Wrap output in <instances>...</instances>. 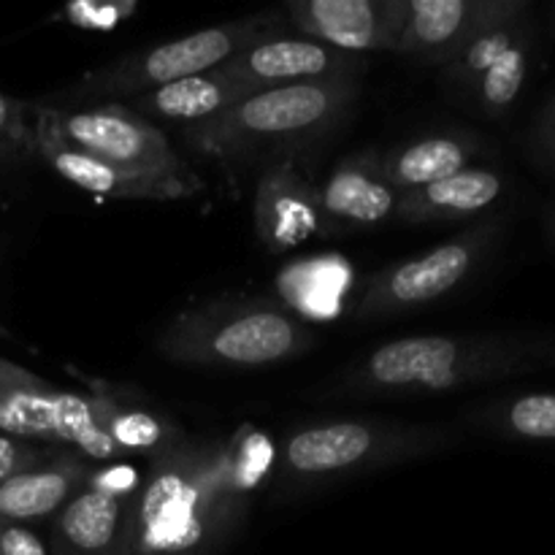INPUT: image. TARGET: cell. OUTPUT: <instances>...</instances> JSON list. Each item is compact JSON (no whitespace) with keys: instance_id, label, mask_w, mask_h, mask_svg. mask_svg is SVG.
Listing matches in <instances>:
<instances>
[{"instance_id":"obj_24","label":"cell","mask_w":555,"mask_h":555,"mask_svg":"<svg viewBox=\"0 0 555 555\" xmlns=\"http://www.w3.org/2000/svg\"><path fill=\"white\" fill-rule=\"evenodd\" d=\"M526 76V52L515 38L496 60L486 68V74L472 85V95L488 112H502L520 92Z\"/></svg>"},{"instance_id":"obj_4","label":"cell","mask_w":555,"mask_h":555,"mask_svg":"<svg viewBox=\"0 0 555 555\" xmlns=\"http://www.w3.org/2000/svg\"><path fill=\"white\" fill-rule=\"evenodd\" d=\"M361 98V79L307 81L253 92L220 117L188 128V139L206 157L228 163L276 160V152L301 150L328 135Z\"/></svg>"},{"instance_id":"obj_7","label":"cell","mask_w":555,"mask_h":555,"mask_svg":"<svg viewBox=\"0 0 555 555\" xmlns=\"http://www.w3.org/2000/svg\"><path fill=\"white\" fill-rule=\"evenodd\" d=\"M488 238L491 228L477 225L426 253L372 271L358 285L350 304V320L356 325H372L434 307L469 280L486 255Z\"/></svg>"},{"instance_id":"obj_2","label":"cell","mask_w":555,"mask_h":555,"mask_svg":"<svg viewBox=\"0 0 555 555\" xmlns=\"http://www.w3.org/2000/svg\"><path fill=\"white\" fill-rule=\"evenodd\" d=\"M526 347L488 334H417L388 339L341 366L323 399H431L518 372Z\"/></svg>"},{"instance_id":"obj_11","label":"cell","mask_w":555,"mask_h":555,"mask_svg":"<svg viewBox=\"0 0 555 555\" xmlns=\"http://www.w3.org/2000/svg\"><path fill=\"white\" fill-rule=\"evenodd\" d=\"M33 144L54 173L70 188L103 201H184L201 190V179L188 173H141L108 166L65 144L47 125L36 122Z\"/></svg>"},{"instance_id":"obj_13","label":"cell","mask_w":555,"mask_h":555,"mask_svg":"<svg viewBox=\"0 0 555 555\" xmlns=\"http://www.w3.org/2000/svg\"><path fill=\"white\" fill-rule=\"evenodd\" d=\"M139 486L114 488L101 472L49 520L52 555H128Z\"/></svg>"},{"instance_id":"obj_12","label":"cell","mask_w":555,"mask_h":555,"mask_svg":"<svg viewBox=\"0 0 555 555\" xmlns=\"http://www.w3.org/2000/svg\"><path fill=\"white\" fill-rule=\"evenodd\" d=\"M369 57L339 52L325 43L304 36H276L271 41L255 43L242 54L220 65L233 81L253 92L276 90V87L307 85L328 79H361L366 74Z\"/></svg>"},{"instance_id":"obj_25","label":"cell","mask_w":555,"mask_h":555,"mask_svg":"<svg viewBox=\"0 0 555 555\" xmlns=\"http://www.w3.org/2000/svg\"><path fill=\"white\" fill-rule=\"evenodd\" d=\"M139 5L133 0H119V3H74L60 11L68 25L85 27V30H112L122 25L130 14H135Z\"/></svg>"},{"instance_id":"obj_14","label":"cell","mask_w":555,"mask_h":555,"mask_svg":"<svg viewBox=\"0 0 555 555\" xmlns=\"http://www.w3.org/2000/svg\"><path fill=\"white\" fill-rule=\"evenodd\" d=\"M509 3L491 0H406V22L393 52L444 68L482 30L509 22Z\"/></svg>"},{"instance_id":"obj_18","label":"cell","mask_w":555,"mask_h":555,"mask_svg":"<svg viewBox=\"0 0 555 555\" xmlns=\"http://www.w3.org/2000/svg\"><path fill=\"white\" fill-rule=\"evenodd\" d=\"M92 461L54 450L43 464L0 480V524L36 526L52 520L95 475Z\"/></svg>"},{"instance_id":"obj_23","label":"cell","mask_w":555,"mask_h":555,"mask_svg":"<svg viewBox=\"0 0 555 555\" xmlns=\"http://www.w3.org/2000/svg\"><path fill=\"white\" fill-rule=\"evenodd\" d=\"M475 421L491 423L499 431H507L520 439H555V396H520V399H515L504 410L482 412Z\"/></svg>"},{"instance_id":"obj_5","label":"cell","mask_w":555,"mask_h":555,"mask_svg":"<svg viewBox=\"0 0 555 555\" xmlns=\"http://www.w3.org/2000/svg\"><path fill=\"white\" fill-rule=\"evenodd\" d=\"M455 434L439 423L393 417H331L307 423L276 442L274 482L318 486L372 475L410 461L434 459L453 448Z\"/></svg>"},{"instance_id":"obj_6","label":"cell","mask_w":555,"mask_h":555,"mask_svg":"<svg viewBox=\"0 0 555 555\" xmlns=\"http://www.w3.org/2000/svg\"><path fill=\"white\" fill-rule=\"evenodd\" d=\"M287 33H291V25H287L285 14L276 9L204 27L198 33L173 38L160 47L128 54L117 63L90 70L65 92L63 101H70L65 106L125 103L130 98L157 90V87L220 68L244 49L271 41L276 36H287Z\"/></svg>"},{"instance_id":"obj_19","label":"cell","mask_w":555,"mask_h":555,"mask_svg":"<svg viewBox=\"0 0 555 555\" xmlns=\"http://www.w3.org/2000/svg\"><path fill=\"white\" fill-rule=\"evenodd\" d=\"M249 95H253L249 87L233 81L222 68H215L179 79L173 85L157 87V90L144 92L139 98H130V101H125V106L155 125L179 122L188 130L220 117Z\"/></svg>"},{"instance_id":"obj_1","label":"cell","mask_w":555,"mask_h":555,"mask_svg":"<svg viewBox=\"0 0 555 555\" xmlns=\"http://www.w3.org/2000/svg\"><path fill=\"white\" fill-rule=\"evenodd\" d=\"M274 464L276 439L253 423L225 437L190 434L146 464L128 555H222L274 480Z\"/></svg>"},{"instance_id":"obj_15","label":"cell","mask_w":555,"mask_h":555,"mask_svg":"<svg viewBox=\"0 0 555 555\" xmlns=\"http://www.w3.org/2000/svg\"><path fill=\"white\" fill-rule=\"evenodd\" d=\"M255 231L271 255L298 249L309 238L323 236L320 190L298 168L296 157L269 163L255 184Z\"/></svg>"},{"instance_id":"obj_9","label":"cell","mask_w":555,"mask_h":555,"mask_svg":"<svg viewBox=\"0 0 555 555\" xmlns=\"http://www.w3.org/2000/svg\"><path fill=\"white\" fill-rule=\"evenodd\" d=\"M0 434L43 448L70 450L92 464H122V450L98 428L92 399L70 390L0 388Z\"/></svg>"},{"instance_id":"obj_28","label":"cell","mask_w":555,"mask_h":555,"mask_svg":"<svg viewBox=\"0 0 555 555\" xmlns=\"http://www.w3.org/2000/svg\"><path fill=\"white\" fill-rule=\"evenodd\" d=\"M0 388H27V390H52L57 385L47 383L43 377L33 374L30 369L20 366V363L9 361L0 356Z\"/></svg>"},{"instance_id":"obj_8","label":"cell","mask_w":555,"mask_h":555,"mask_svg":"<svg viewBox=\"0 0 555 555\" xmlns=\"http://www.w3.org/2000/svg\"><path fill=\"white\" fill-rule=\"evenodd\" d=\"M36 122L47 125L74 150L108 166L141 173H188L160 125L139 117L125 103L41 106Z\"/></svg>"},{"instance_id":"obj_29","label":"cell","mask_w":555,"mask_h":555,"mask_svg":"<svg viewBox=\"0 0 555 555\" xmlns=\"http://www.w3.org/2000/svg\"><path fill=\"white\" fill-rule=\"evenodd\" d=\"M22 112H25V106H22V103L11 101L9 95H3V92H0V144L25 139Z\"/></svg>"},{"instance_id":"obj_26","label":"cell","mask_w":555,"mask_h":555,"mask_svg":"<svg viewBox=\"0 0 555 555\" xmlns=\"http://www.w3.org/2000/svg\"><path fill=\"white\" fill-rule=\"evenodd\" d=\"M52 453H54V448L22 442V439H11V437H5V434H0V480H5V477H14V475H20V472L43 464V461H47Z\"/></svg>"},{"instance_id":"obj_20","label":"cell","mask_w":555,"mask_h":555,"mask_svg":"<svg viewBox=\"0 0 555 555\" xmlns=\"http://www.w3.org/2000/svg\"><path fill=\"white\" fill-rule=\"evenodd\" d=\"M502 177L488 168H464L448 179L401 195L396 220L404 225H439L482 215L502 195Z\"/></svg>"},{"instance_id":"obj_21","label":"cell","mask_w":555,"mask_h":555,"mask_svg":"<svg viewBox=\"0 0 555 555\" xmlns=\"http://www.w3.org/2000/svg\"><path fill=\"white\" fill-rule=\"evenodd\" d=\"M475 146L461 133H431L383 152V171L399 195L448 179L469 168Z\"/></svg>"},{"instance_id":"obj_17","label":"cell","mask_w":555,"mask_h":555,"mask_svg":"<svg viewBox=\"0 0 555 555\" xmlns=\"http://www.w3.org/2000/svg\"><path fill=\"white\" fill-rule=\"evenodd\" d=\"M90 385L92 415L98 428L122 450L125 459H144L152 464L190 437L168 412L155 410L139 390L119 388L103 379L85 377Z\"/></svg>"},{"instance_id":"obj_27","label":"cell","mask_w":555,"mask_h":555,"mask_svg":"<svg viewBox=\"0 0 555 555\" xmlns=\"http://www.w3.org/2000/svg\"><path fill=\"white\" fill-rule=\"evenodd\" d=\"M0 555H52L33 526L0 524Z\"/></svg>"},{"instance_id":"obj_16","label":"cell","mask_w":555,"mask_h":555,"mask_svg":"<svg viewBox=\"0 0 555 555\" xmlns=\"http://www.w3.org/2000/svg\"><path fill=\"white\" fill-rule=\"evenodd\" d=\"M320 190L323 236L369 231L396 220L401 195L383 171V152L369 146L341 157Z\"/></svg>"},{"instance_id":"obj_10","label":"cell","mask_w":555,"mask_h":555,"mask_svg":"<svg viewBox=\"0 0 555 555\" xmlns=\"http://www.w3.org/2000/svg\"><path fill=\"white\" fill-rule=\"evenodd\" d=\"M291 30L350 54L393 52L406 22V0H291Z\"/></svg>"},{"instance_id":"obj_22","label":"cell","mask_w":555,"mask_h":555,"mask_svg":"<svg viewBox=\"0 0 555 555\" xmlns=\"http://www.w3.org/2000/svg\"><path fill=\"white\" fill-rule=\"evenodd\" d=\"M515 41V30L509 27V22L502 25H493L488 30H482L475 41L466 43L453 60H450L442 70V81L453 90H472L477 79L486 74L488 65Z\"/></svg>"},{"instance_id":"obj_3","label":"cell","mask_w":555,"mask_h":555,"mask_svg":"<svg viewBox=\"0 0 555 555\" xmlns=\"http://www.w3.org/2000/svg\"><path fill=\"white\" fill-rule=\"evenodd\" d=\"M318 345L312 325L269 298H215L173 314L155 336L168 363L215 372L269 369Z\"/></svg>"}]
</instances>
